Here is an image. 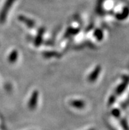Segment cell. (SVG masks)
Wrapping results in <instances>:
<instances>
[{"label":"cell","mask_w":129,"mask_h":130,"mask_svg":"<svg viewBox=\"0 0 129 130\" xmlns=\"http://www.w3.org/2000/svg\"><path fill=\"white\" fill-rule=\"evenodd\" d=\"M13 0H8L7 3H5V6L3 7V10H2V11L0 13V22H3L4 21V20H5V16L7 15V11H8V9L9 7H10L11 4L12 3Z\"/></svg>","instance_id":"1"}]
</instances>
